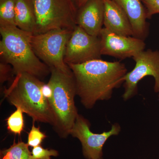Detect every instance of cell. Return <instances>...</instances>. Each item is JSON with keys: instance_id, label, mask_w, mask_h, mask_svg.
<instances>
[{"instance_id": "1", "label": "cell", "mask_w": 159, "mask_h": 159, "mask_svg": "<svg viewBox=\"0 0 159 159\" xmlns=\"http://www.w3.org/2000/svg\"><path fill=\"white\" fill-rule=\"evenodd\" d=\"M75 79L77 95L86 108L112 97L114 89L124 82L127 73L125 65L119 61L96 59L79 64H68Z\"/></svg>"}, {"instance_id": "2", "label": "cell", "mask_w": 159, "mask_h": 159, "mask_svg": "<svg viewBox=\"0 0 159 159\" xmlns=\"http://www.w3.org/2000/svg\"><path fill=\"white\" fill-rule=\"evenodd\" d=\"M0 33L1 59L12 67L14 74L27 73L40 80L51 74V69L33 51V33L14 26H0Z\"/></svg>"}, {"instance_id": "3", "label": "cell", "mask_w": 159, "mask_h": 159, "mask_svg": "<svg viewBox=\"0 0 159 159\" xmlns=\"http://www.w3.org/2000/svg\"><path fill=\"white\" fill-rule=\"evenodd\" d=\"M44 83L27 73L17 74L9 87L4 89V97L11 105L29 115L34 122L48 123L54 126V113L42 92Z\"/></svg>"}, {"instance_id": "4", "label": "cell", "mask_w": 159, "mask_h": 159, "mask_svg": "<svg viewBox=\"0 0 159 159\" xmlns=\"http://www.w3.org/2000/svg\"><path fill=\"white\" fill-rule=\"evenodd\" d=\"M48 84L53 92L49 103L55 117L54 130L61 138L65 139L78 116L74 98L77 95L76 84L72 71L65 73L51 69Z\"/></svg>"}, {"instance_id": "5", "label": "cell", "mask_w": 159, "mask_h": 159, "mask_svg": "<svg viewBox=\"0 0 159 159\" xmlns=\"http://www.w3.org/2000/svg\"><path fill=\"white\" fill-rule=\"evenodd\" d=\"M36 28L34 34L57 29L74 30L77 9L72 0H34Z\"/></svg>"}, {"instance_id": "6", "label": "cell", "mask_w": 159, "mask_h": 159, "mask_svg": "<svg viewBox=\"0 0 159 159\" xmlns=\"http://www.w3.org/2000/svg\"><path fill=\"white\" fill-rule=\"evenodd\" d=\"M73 30L57 29L42 34H33L31 45L34 53L50 69L69 73L71 70L64 61L67 44Z\"/></svg>"}, {"instance_id": "7", "label": "cell", "mask_w": 159, "mask_h": 159, "mask_svg": "<svg viewBox=\"0 0 159 159\" xmlns=\"http://www.w3.org/2000/svg\"><path fill=\"white\" fill-rule=\"evenodd\" d=\"M132 58L135 62V66L124 77L123 99L127 100L135 96L138 93V83L146 76L153 77L154 90L155 93H159V51L150 49L144 50Z\"/></svg>"}, {"instance_id": "8", "label": "cell", "mask_w": 159, "mask_h": 159, "mask_svg": "<svg viewBox=\"0 0 159 159\" xmlns=\"http://www.w3.org/2000/svg\"><path fill=\"white\" fill-rule=\"evenodd\" d=\"M121 131L118 123L112 125L109 131L101 134L93 133L90 129V123L87 119L78 114L70 135L81 142L84 156L87 159H102V148L111 136L117 135Z\"/></svg>"}, {"instance_id": "9", "label": "cell", "mask_w": 159, "mask_h": 159, "mask_svg": "<svg viewBox=\"0 0 159 159\" xmlns=\"http://www.w3.org/2000/svg\"><path fill=\"white\" fill-rule=\"evenodd\" d=\"M101 42L99 36L90 35L76 25L69 39L64 56L66 64H79L101 59Z\"/></svg>"}, {"instance_id": "10", "label": "cell", "mask_w": 159, "mask_h": 159, "mask_svg": "<svg viewBox=\"0 0 159 159\" xmlns=\"http://www.w3.org/2000/svg\"><path fill=\"white\" fill-rule=\"evenodd\" d=\"M99 37L102 55L120 59L134 57L145 50L146 46L144 40L133 36L115 34L105 28H102Z\"/></svg>"}, {"instance_id": "11", "label": "cell", "mask_w": 159, "mask_h": 159, "mask_svg": "<svg viewBox=\"0 0 159 159\" xmlns=\"http://www.w3.org/2000/svg\"><path fill=\"white\" fill-rule=\"evenodd\" d=\"M103 0H89L77 9L76 24L90 35L99 36L104 21Z\"/></svg>"}, {"instance_id": "12", "label": "cell", "mask_w": 159, "mask_h": 159, "mask_svg": "<svg viewBox=\"0 0 159 159\" xmlns=\"http://www.w3.org/2000/svg\"><path fill=\"white\" fill-rule=\"evenodd\" d=\"M125 11L132 28L133 36L145 40L148 36L149 24L147 11L141 0H113Z\"/></svg>"}, {"instance_id": "13", "label": "cell", "mask_w": 159, "mask_h": 159, "mask_svg": "<svg viewBox=\"0 0 159 159\" xmlns=\"http://www.w3.org/2000/svg\"><path fill=\"white\" fill-rule=\"evenodd\" d=\"M104 28L115 34L133 36L132 28L125 11L113 0H103Z\"/></svg>"}, {"instance_id": "14", "label": "cell", "mask_w": 159, "mask_h": 159, "mask_svg": "<svg viewBox=\"0 0 159 159\" xmlns=\"http://www.w3.org/2000/svg\"><path fill=\"white\" fill-rule=\"evenodd\" d=\"M15 20L19 29L34 34L36 28L34 0H16Z\"/></svg>"}, {"instance_id": "15", "label": "cell", "mask_w": 159, "mask_h": 159, "mask_svg": "<svg viewBox=\"0 0 159 159\" xmlns=\"http://www.w3.org/2000/svg\"><path fill=\"white\" fill-rule=\"evenodd\" d=\"M0 159H31V152L27 143L14 142L9 148L1 150Z\"/></svg>"}, {"instance_id": "16", "label": "cell", "mask_w": 159, "mask_h": 159, "mask_svg": "<svg viewBox=\"0 0 159 159\" xmlns=\"http://www.w3.org/2000/svg\"><path fill=\"white\" fill-rule=\"evenodd\" d=\"M16 0H0V26H16Z\"/></svg>"}, {"instance_id": "17", "label": "cell", "mask_w": 159, "mask_h": 159, "mask_svg": "<svg viewBox=\"0 0 159 159\" xmlns=\"http://www.w3.org/2000/svg\"><path fill=\"white\" fill-rule=\"evenodd\" d=\"M22 110L20 108L13 112L6 119L7 129L14 134H20L25 127Z\"/></svg>"}, {"instance_id": "18", "label": "cell", "mask_w": 159, "mask_h": 159, "mask_svg": "<svg viewBox=\"0 0 159 159\" xmlns=\"http://www.w3.org/2000/svg\"><path fill=\"white\" fill-rule=\"evenodd\" d=\"M47 138L45 134L41 131L39 127H36L33 122L32 127L28 135L27 144L30 147H34L41 145L43 140Z\"/></svg>"}, {"instance_id": "19", "label": "cell", "mask_w": 159, "mask_h": 159, "mask_svg": "<svg viewBox=\"0 0 159 159\" xmlns=\"http://www.w3.org/2000/svg\"><path fill=\"white\" fill-rule=\"evenodd\" d=\"M58 155L57 151L44 148L41 145L34 147L31 151V159H51V157H57Z\"/></svg>"}, {"instance_id": "20", "label": "cell", "mask_w": 159, "mask_h": 159, "mask_svg": "<svg viewBox=\"0 0 159 159\" xmlns=\"http://www.w3.org/2000/svg\"><path fill=\"white\" fill-rule=\"evenodd\" d=\"M10 66L9 64L3 61L0 63V82L1 84L12 78L11 77L14 72L13 68Z\"/></svg>"}, {"instance_id": "21", "label": "cell", "mask_w": 159, "mask_h": 159, "mask_svg": "<svg viewBox=\"0 0 159 159\" xmlns=\"http://www.w3.org/2000/svg\"><path fill=\"white\" fill-rule=\"evenodd\" d=\"M147 11V19H150L154 15L159 13V0H141Z\"/></svg>"}, {"instance_id": "22", "label": "cell", "mask_w": 159, "mask_h": 159, "mask_svg": "<svg viewBox=\"0 0 159 159\" xmlns=\"http://www.w3.org/2000/svg\"><path fill=\"white\" fill-rule=\"evenodd\" d=\"M42 92L44 97L49 101L51 99L53 95V92L50 86L48 84L44 83L42 88Z\"/></svg>"}, {"instance_id": "23", "label": "cell", "mask_w": 159, "mask_h": 159, "mask_svg": "<svg viewBox=\"0 0 159 159\" xmlns=\"http://www.w3.org/2000/svg\"><path fill=\"white\" fill-rule=\"evenodd\" d=\"M89 0H72L77 9L81 7Z\"/></svg>"}, {"instance_id": "24", "label": "cell", "mask_w": 159, "mask_h": 159, "mask_svg": "<svg viewBox=\"0 0 159 159\" xmlns=\"http://www.w3.org/2000/svg\"></svg>"}, {"instance_id": "25", "label": "cell", "mask_w": 159, "mask_h": 159, "mask_svg": "<svg viewBox=\"0 0 159 159\" xmlns=\"http://www.w3.org/2000/svg\"></svg>"}]
</instances>
